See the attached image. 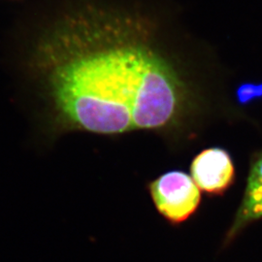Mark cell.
<instances>
[{
    "mask_svg": "<svg viewBox=\"0 0 262 262\" xmlns=\"http://www.w3.org/2000/svg\"><path fill=\"white\" fill-rule=\"evenodd\" d=\"M190 171L198 188L210 194H223L234 181L232 159L221 148L201 151L193 159Z\"/></svg>",
    "mask_w": 262,
    "mask_h": 262,
    "instance_id": "cell-3",
    "label": "cell"
},
{
    "mask_svg": "<svg viewBox=\"0 0 262 262\" xmlns=\"http://www.w3.org/2000/svg\"><path fill=\"white\" fill-rule=\"evenodd\" d=\"M35 66L56 121L100 135L156 130L176 121L184 86L128 19L89 12L39 45Z\"/></svg>",
    "mask_w": 262,
    "mask_h": 262,
    "instance_id": "cell-1",
    "label": "cell"
},
{
    "mask_svg": "<svg viewBox=\"0 0 262 262\" xmlns=\"http://www.w3.org/2000/svg\"><path fill=\"white\" fill-rule=\"evenodd\" d=\"M236 100L240 105H248L256 100L262 99V83L252 84L246 83L241 84L235 93Z\"/></svg>",
    "mask_w": 262,
    "mask_h": 262,
    "instance_id": "cell-5",
    "label": "cell"
},
{
    "mask_svg": "<svg viewBox=\"0 0 262 262\" xmlns=\"http://www.w3.org/2000/svg\"><path fill=\"white\" fill-rule=\"evenodd\" d=\"M262 219V155L253 163L241 206L227 234L231 241L247 225Z\"/></svg>",
    "mask_w": 262,
    "mask_h": 262,
    "instance_id": "cell-4",
    "label": "cell"
},
{
    "mask_svg": "<svg viewBox=\"0 0 262 262\" xmlns=\"http://www.w3.org/2000/svg\"><path fill=\"white\" fill-rule=\"evenodd\" d=\"M149 191L159 214L174 225L193 215L201 201L200 189L193 179L182 171L160 175L149 185Z\"/></svg>",
    "mask_w": 262,
    "mask_h": 262,
    "instance_id": "cell-2",
    "label": "cell"
}]
</instances>
